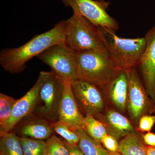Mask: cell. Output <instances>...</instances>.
Returning a JSON list of instances; mask_svg holds the SVG:
<instances>
[{"label":"cell","mask_w":155,"mask_h":155,"mask_svg":"<svg viewBox=\"0 0 155 155\" xmlns=\"http://www.w3.org/2000/svg\"><path fill=\"white\" fill-rule=\"evenodd\" d=\"M110 155H122L120 153H110Z\"/></svg>","instance_id":"cell-29"},{"label":"cell","mask_w":155,"mask_h":155,"mask_svg":"<svg viewBox=\"0 0 155 155\" xmlns=\"http://www.w3.org/2000/svg\"><path fill=\"white\" fill-rule=\"evenodd\" d=\"M64 5L78 13L97 27L117 31L119 23L107 12L110 3L105 0H62Z\"/></svg>","instance_id":"cell-8"},{"label":"cell","mask_w":155,"mask_h":155,"mask_svg":"<svg viewBox=\"0 0 155 155\" xmlns=\"http://www.w3.org/2000/svg\"><path fill=\"white\" fill-rule=\"evenodd\" d=\"M119 153L122 155H147V146L142 137L134 132L125 136L119 142Z\"/></svg>","instance_id":"cell-16"},{"label":"cell","mask_w":155,"mask_h":155,"mask_svg":"<svg viewBox=\"0 0 155 155\" xmlns=\"http://www.w3.org/2000/svg\"><path fill=\"white\" fill-rule=\"evenodd\" d=\"M51 124L54 130L64 138L67 143L78 145L79 142L78 136L76 131L72 130L69 125L59 120Z\"/></svg>","instance_id":"cell-21"},{"label":"cell","mask_w":155,"mask_h":155,"mask_svg":"<svg viewBox=\"0 0 155 155\" xmlns=\"http://www.w3.org/2000/svg\"><path fill=\"white\" fill-rule=\"evenodd\" d=\"M155 124V115H143L139 121L138 128L140 130L143 132H150Z\"/></svg>","instance_id":"cell-25"},{"label":"cell","mask_w":155,"mask_h":155,"mask_svg":"<svg viewBox=\"0 0 155 155\" xmlns=\"http://www.w3.org/2000/svg\"><path fill=\"white\" fill-rule=\"evenodd\" d=\"M17 101L12 97L0 93V127L11 117Z\"/></svg>","instance_id":"cell-22"},{"label":"cell","mask_w":155,"mask_h":155,"mask_svg":"<svg viewBox=\"0 0 155 155\" xmlns=\"http://www.w3.org/2000/svg\"><path fill=\"white\" fill-rule=\"evenodd\" d=\"M108 127L112 131L111 135L117 139L135 132L134 128L128 119L117 111H108L104 117Z\"/></svg>","instance_id":"cell-15"},{"label":"cell","mask_w":155,"mask_h":155,"mask_svg":"<svg viewBox=\"0 0 155 155\" xmlns=\"http://www.w3.org/2000/svg\"><path fill=\"white\" fill-rule=\"evenodd\" d=\"M142 137L147 146L155 147V134L147 132L143 135Z\"/></svg>","instance_id":"cell-26"},{"label":"cell","mask_w":155,"mask_h":155,"mask_svg":"<svg viewBox=\"0 0 155 155\" xmlns=\"http://www.w3.org/2000/svg\"><path fill=\"white\" fill-rule=\"evenodd\" d=\"M84 130L91 138L101 143L104 136L109 133L107 128L102 122L96 119L94 116L87 115L84 116Z\"/></svg>","instance_id":"cell-19"},{"label":"cell","mask_w":155,"mask_h":155,"mask_svg":"<svg viewBox=\"0 0 155 155\" xmlns=\"http://www.w3.org/2000/svg\"><path fill=\"white\" fill-rule=\"evenodd\" d=\"M64 87L61 78L53 71L47 72L32 114L51 123L58 121Z\"/></svg>","instance_id":"cell-5"},{"label":"cell","mask_w":155,"mask_h":155,"mask_svg":"<svg viewBox=\"0 0 155 155\" xmlns=\"http://www.w3.org/2000/svg\"><path fill=\"white\" fill-rule=\"evenodd\" d=\"M126 71L128 78L127 108L131 119L138 123L143 115L155 112V103L148 94L136 68Z\"/></svg>","instance_id":"cell-7"},{"label":"cell","mask_w":155,"mask_h":155,"mask_svg":"<svg viewBox=\"0 0 155 155\" xmlns=\"http://www.w3.org/2000/svg\"><path fill=\"white\" fill-rule=\"evenodd\" d=\"M103 43L116 65L122 70L138 66L146 47L145 38H122L117 36L116 31L97 27Z\"/></svg>","instance_id":"cell-3"},{"label":"cell","mask_w":155,"mask_h":155,"mask_svg":"<svg viewBox=\"0 0 155 155\" xmlns=\"http://www.w3.org/2000/svg\"><path fill=\"white\" fill-rule=\"evenodd\" d=\"M74 97L81 112L87 115L97 117L104 109V103L98 87L84 81L71 82Z\"/></svg>","instance_id":"cell-9"},{"label":"cell","mask_w":155,"mask_h":155,"mask_svg":"<svg viewBox=\"0 0 155 155\" xmlns=\"http://www.w3.org/2000/svg\"><path fill=\"white\" fill-rule=\"evenodd\" d=\"M64 83L58 120L67 124L74 131L84 130V116L81 114L74 97L71 81H64Z\"/></svg>","instance_id":"cell-12"},{"label":"cell","mask_w":155,"mask_h":155,"mask_svg":"<svg viewBox=\"0 0 155 155\" xmlns=\"http://www.w3.org/2000/svg\"><path fill=\"white\" fill-rule=\"evenodd\" d=\"M103 87H107L108 94L114 105L120 111L125 112L127 108L128 93L127 71L122 70L110 83Z\"/></svg>","instance_id":"cell-13"},{"label":"cell","mask_w":155,"mask_h":155,"mask_svg":"<svg viewBox=\"0 0 155 155\" xmlns=\"http://www.w3.org/2000/svg\"><path fill=\"white\" fill-rule=\"evenodd\" d=\"M147 155H155V147L147 146Z\"/></svg>","instance_id":"cell-28"},{"label":"cell","mask_w":155,"mask_h":155,"mask_svg":"<svg viewBox=\"0 0 155 155\" xmlns=\"http://www.w3.org/2000/svg\"><path fill=\"white\" fill-rule=\"evenodd\" d=\"M0 150L5 155H24L20 137L11 131H0Z\"/></svg>","instance_id":"cell-18"},{"label":"cell","mask_w":155,"mask_h":155,"mask_svg":"<svg viewBox=\"0 0 155 155\" xmlns=\"http://www.w3.org/2000/svg\"><path fill=\"white\" fill-rule=\"evenodd\" d=\"M75 131L79 137L78 145L84 155H110L107 150L91 138L84 130Z\"/></svg>","instance_id":"cell-17"},{"label":"cell","mask_w":155,"mask_h":155,"mask_svg":"<svg viewBox=\"0 0 155 155\" xmlns=\"http://www.w3.org/2000/svg\"><path fill=\"white\" fill-rule=\"evenodd\" d=\"M66 26L67 20H62L50 30L37 35L19 47L2 50L0 53L1 67L12 74L22 72L26 63L32 58L50 47L65 42Z\"/></svg>","instance_id":"cell-1"},{"label":"cell","mask_w":155,"mask_h":155,"mask_svg":"<svg viewBox=\"0 0 155 155\" xmlns=\"http://www.w3.org/2000/svg\"><path fill=\"white\" fill-rule=\"evenodd\" d=\"M47 155H51L49 154H47Z\"/></svg>","instance_id":"cell-31"},{"label":"cell","mask_w":155,"mask_h":155,"mask_svg":"<svg viewBox=\"0 0 155 155\" xmlns=\"http://www.w3.org/2000/svg\"><path fill=\"white\" fill-rule=\"evenodd\" d=\"M0 155H5L3 153H2V152H0Z\"/></svg>","instance_id":"cell-30"},{"label":"cell","mask_w":155,"mask_h":155,"mask_svg":"<svg viewBox=\"0 0 155 155\" xmlns=\"http://www.w3.org/2000/svg\"><path fill=\"white\" fill-rule=\"evenodd\" d=\"M64 142L69 150L70 155H84L77 145L70 144L66 141Z\"/></svg>","instance_id":"cell-27"},{"label":"cell","mask_w":155,"mask_h":155,"mask_svg":"<svg viewBox=\"0 0 155 155\" xmlns=\"http://www.w3.org/2000/svg\"><path fill=\"white\" fill-rule=\"evenodd\" d=\"M101 143L109 152H119V143L117 141V139L110 134H107L104 136Z\"/></svg>","instance_id":"cell-24"},{"label":"cell","mask_w":155,"mask_h":155,"mask_svg":"<svg viewBox=\"0 0 155 155\" xmlns=\"http://www.w3.org/2000/svg\"><path fill=\"white\" fill-rule=\"evenodd\" d=\"M35 116L25 121L20 126L19 132L22 137L35 139H47L51 136L54 129L51 123L43 118Z\"/></svg>","instance_id":"cell-14"},{"label":"cell","mask_w":155,"mask_h":155,"mask_svg":"<svg viewBox=\"0 0 155 155\" xmlns=\"http://www.w3.org/2000/svg\"><path fill=\"white\" fill-rule=\"evenodd\" d=\"M47 153L51 155H70L64 141L55 135L47 140Z\"/></svg>","instance_id":"cell-23"},{"label":"cell","mask_w":155,"mask_h":155,"mask_svg":"<svg viewBox=\"0 0 155 155\" xmlns=\"http://www.w3.org/2000/svg\"><path fill=\"white\" fill-rule=\"evenodd\" d=\"M24 155H47L46 143L41 140L22 137L20 138Z\"/></svg>","instance_id":"cell-20"},{"label":"cell","mask_w":155,"mask_h":155,"mask_svg":"<svg viewBox=\"0 0 155 155\" xmlns=\"http://www.w3.org/2000/svg\"><path fill=\"white\" fill-rule=\"evenodd\" d=\"M77 79L98 87L107 84L122 71L114 62L105 47L78 52Z\"/></svg>","instance_id":"cell-2"},{"label":"cell","mask_w":155,"mask_h":155,"mask_svg":"<svg viewBox=\"0 0 155 155\" xmlns=\"http://www.w3.org/2000/svg\"><path fill=\"white\" fill-rule=\"evenodd\" d=\"M146 47L138 65L143 85L155 103V25L146 34Z\"/></svg>","instance_id":"cell-11"},{"label":"cell","mask_w":155,"mask_h":155,"mask_svg":"<svg viewBox=\"0 0 155 155\" xmlns=\"http://www.w3.org/2000/svg\"><path fill=\"white\" fill-rule=\"evenodd\" d=\"M65 43L77 52L105 46L98 27L75 12L67 20Z\"/></svg>","instance_id":"cell-4"},{"label":"cell","mask_w":155,"mask_h":155,"mask_svg":"<svg viewBox=\"0 0 155 155\" xmlns=\"http://www.w3.org/2000/svg\"><path fill=\"white\" fill-rule=\"evenodd\" d=\"M76 54L64 42L50 47L37 57L63 81L72 82L77 80Z\"/></svg>","instance_id":"cell-6"},{"label":"cell","mask_w":155,"mask_h":155,"mask_svg":"<svg viewBox=\"0 0 155 155\" xmlns=\"http://www.w3.org/2000/svg\"><path fill=\"white\" fill-rule=\"evenodd\" d=\"M46 74L45 71L40 72L34 85L25 95L17 100L11 117L4 125L0 127V131H11L22 119L32 114L36 105L40 90L44 82Z\"/></svg>","instance_id":"cell-10"}]
</instances>
